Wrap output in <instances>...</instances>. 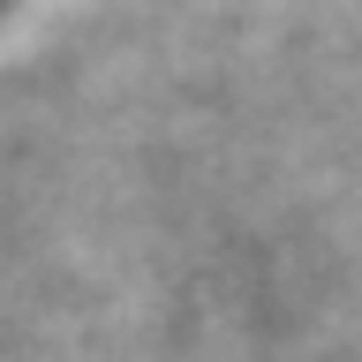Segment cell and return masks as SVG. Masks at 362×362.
<instances>
[{
    "label": "cell",
    "mask_w": 362,
    "mask_h": 362,
    "mask_svg": "<svg viewBox=\"0 0 362 362\" xmlns=\"http://www.w3.org/2000/svg\"><path fill=\"white\" fill-rule=\"evenodd\" d=\"M0 8H8V0H0Z\"/></svg>",
    "instance_id": "cell-1"
}]
</instances>
